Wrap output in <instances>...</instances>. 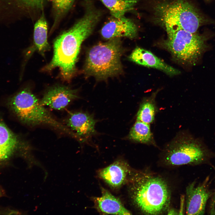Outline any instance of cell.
<instances>
[{
	"label": "cell",
	"mask_w": 215,
	"mask_h": 215,
	"mask_svg": "<svg viewBox=\"0 0 215 215\" xmlns=\"http://www.w3.org/2000/svg\"><path fill=\"white\" fill-rule=\"evenodd\" d=\"M84 4V15L55 39L53 58L43 69L44 71H49L59 67L62 78L67 81L70 80L75 73L82 43L92 33L102 14L92 0H87Z\"/></svg>",
	"instance_id": "cell-1"
},
{
	"label": "cell",
	"mask_w": 215,
	"mask_h": 215,
	"mask_svg": "<svg viewBox=\"0 0 215 215\" xmlns=\"http://www.w3.org/2000/svg\"><path fill=\"white\" fill-rule=\"evenodd\" d=\"M154 20L167 35L180 30L196 33L202 25L215 24V20L204 14L189 0H164L153 7Z\"/></svg>",
	"instance_id": "cell-2"
},
{
	"label": "cell",
	"mask_w": 215,
	"mask_h": 215,
	"mask_svg": "<svg viewBox=\"0 0 215 215\" xmlns=\"http://www.w3.org/2000/svg\"><path fill=\"white\" fill-rule=\"evenodd\" d=\"M129 191L134 205L141 212L157 215L166 211L171 200L170 191L162 177L138 172L129 180Z\"/></svg>",
	"instance_id": "cell-3"
},
{
	"label": "cell",
	"mask_w": 215,
	"mask_h": 215,
	"mask_svg": "<svg viewBox=\"0 0 215 215\" xmlns=\"http://www.w3.org/2000/svg\"><path fill=\"white\" fill-rule=\"evenodd\" d=\"M119 38L99 43L89 50L84 67L85 74L103 79L121 72L120 58L123 50Z\"/></svg>",
	"instance_id": "cell-4"
},
{
	"label": "cell",
	"mask_w": 215,
	"mask_h": 215,
	"mask_svg": "<svg viewBox=\"0 0 215 215\" xmlns=\"http://www.w3.org/2000/svg\"><path fill=\"white\" fill-rule=\"evenodd\" d=\"M11 103L14 111L24 122L33 126L49 125L75 137L72 131L55 119L29 88L17 93Z\"/></svg>",
	"instance_id": "cell-5"
},
{
	"label": "cell",
	"mask_w": 215,
	"mask_h": 215,
	"mask_svg": "<svg viewBox=\"0 0 215 215\" xmlns=\"http://www.w3.org/2000/svg\"><path fill=\"white\" fill-rule=\"evenodd\" d=\"M215 153L199 141L188 136L176 139L168 148L164 156L165 162L172 166L203 164L212 165L210 162Z\"/></svg>",
	"instance_id": "cell-6"
},
{
	"label": "cell",
	"mask_w": 215,
	"mask_h": 215,
	"mask_svg": "<svg viewBox=\"0 0 215 215\" xmlns=\"http://www.w3.org/2000/svg\"><path fill=\"white\" fill-rule=\"evenodd\" d=\"M208 38L205 34L180 30L168 35L163 44L177 60L194 64L205 48V42Z\"/></svg>",
	"instance_id": "cell-7"
},
{
	"label": "cell",
	"mask_w": 215,
	"mask_h": 215,
	"mask_svg": "<svg viewBox=\"0 0 215 215\" xmlns=\"http://www.w3.org/2000/svg\"><path fill=\"white\" fill-rule=\"evenodd\" d=\"M207 176L202 182L197 184L194 181L186 189V210L187 215H203L208 200L215 194L210 189L211 181Z\"/></svg>",
	"instance_id": "cell-8"
},
{
	"label": "cell",
	"mask_w": 215,
	"mask_h": 215,
	"mask_svg": "<svg viewBox=\"0 0 215 215\" xmlns=\"http://www.w3.org/2000/svg\"><path fill=\"white\" fill-rule=\"evenodd\" d=\"M138 32V27L132 19L125 16L119 18L112 16L103 25L101 34L106 40L121 37L132 39L137 37Z\"/></svg>",
	"instance_id": "cell-9"
},
{
	"label": "cell",
	"mask_w": 215,
	"mask_h": 215,
	"mask_svg": "<svg viewBox=\"0 0 215 215\" xmlns=\"http://www.w3.org/2000/svg\"><path fill=\"white\" fill-rule=\"evenodd\" d=\"M66 122L75 134L76 138L82 142L87 141L96 133V120L87 113L81 112L71 113Z\"/></svg>",
	"instance_id": "cell-10"
},
{
	"label": "cell",
	"mask_w": 215,
	"mask_h": 215,
	"mask_svg": "<svg viewBox=\"0 0 215 215\" xmlns=\"http://www.w3.org/2000/svg\"><path fill=\"white\" fill-rule=\"evenodd\" d=\"M130 172L128 163L124 160L118 159L99 170L98 175L110 187L118 189L126 182Z\"/></svg>",
	"instance_id": "cell-11"
},
{
	"label": "cell",
	"mask_w": 215,
	"mask_h": 215,
	"mask_svg": "<svg viewBox=\"0 0 215 215\" xmlns=\"http://www.w3.org/2000/svg\"><path fill=\"white\" fill-rule=\"evenodd\" d=\"M76 92V90L64 86H54L46 92L40 102L43 106H47L55 110H61L77 97Z\"/></svg>",
	"instance_id": "cell-12"
},
{
	"label": "cell",
	"mask_w": 215,
	"mask_h": 215,
	"mask_svg": "<svg viewBox=\"0 0 215 215\" xmlns=\"http://www.w3.org/2000/svg\"><path fill=\"white\" fill-rule=\"evenodd\" d=\"M129 58L137 64L159 70L170 76L180 73L178 70L168 64L151 52L141 47H136Z\"/></svg>",
	"instance_id": "cell-13"
},
{
	"label": "cell",
	"mask_w": 215,
	"mask_h": 215,
	"mask_svg": "<svg viewBox=\"0 0 215 215\" xmlns=\"http://www.w3.org/2000/svg\"><path fill=\"white\" fill-rule=\"evenodd\" d=\"M101 189V196L93 198L95 208L99 212L105 214H131L119 199L103 188Z\"/></svg>",
	"instance_id": "cell-14"
},
{
	"label": "cell",
	"mask_w": 215,
	"mask_h": 215,
	"mask_svg": "<svg viewBox=\"0 0 215 215\" xmlns=\"http://www.w3.org/2000/svg\"><path fill=\"white\" fill-rule=\"evenodd\" d=\"M48 26L44 11L35 22L34 27L33 45L30 52L37 51L43 56L49 50L50 47L47 41ZM31 53L30 54H31Z\"/></svg>",
	"instance_id": "cell-15"
},
{
	"label": "cell",
	"mask_w": 215,
	"mask_h": 215,
	"mask_svg": "<svg viewBox=\"0 0 215 215\" xmlns=\"http://www.w3.org/2000/svg\"><path fill=\"white\" fill-rule=\"evenodd\" d=\"M18 144L16 136L0 120V161L9 158Z\"/></svg>",
	"instance_id": "cell-16"
},
{
	"label": "cell",
	"mask_w": 215,
	"mask_h": 215,
	"mask_svg": "<svg viewBox=\"0 0 215 215\" xmlns=\"http://www.w3.org/2000/svg\"><path fill=\"white\" fill-rule=\"evenodd\" d=\"M109 10L112 16L119 18L134 9L138 0H100Z\"/></svg>",
	"instance_id": "cell-17"
},
{
	"label": "cell",
	"mask_w": 215,
	"mask_h": 215,
	"mask_svg": "<svg viewBox=\"0 0 215 215\" xmlns=\"http://www.w3.org/2000/svg\"><path fill=\"white\" fill-rule=\"evenodd\" d=\"M75 0H52L53 22L50 31L53 32L70 11Z\"/></svg>",
	"instance_id": "cell-18"
},
{
	"label": "cell",
	"mask_w": 215,
	"mask_h": 215,
	"mask_svg": "<svg viewBox=\"0 0 215 215\" xmlns=\"http://www.w3.org/2000/svg\"><path fill=\"white\" fill-rule=\"evenodd\" d=\"M128 137L133 140L142 143H149L152 139L149 124L137 121L132 128Z\"/></svg>",
	"instance_id": "cell-19"
},
{
	"label": "cell",
	"mask_w": 215,
	"mask_h": 215,
	"mask_svg": "<svg viewBox=\"0 0 215 215\" xmlns=\"http://www.w3.org/2000/svg\"><path fill=\"white\" fill-rule=\"evenodd\" d=\"M155 107L150 100L144 101L141 105L137 115V121L149 124L154 120Z\"/></svg>",
	"instance_id": "cell-20"
},
{
	"label": "cell",
	"mask_w": 215,
	"mask_h": 215,
	"mask_svg": "<svg viewBox=\"0 0 215 215\" xmlns=\"http://www.w3.org/2000/svg\"><path fill=\"white\" fill-rule=\"evenodd\" d=\"M166 211L168 214L176 215L179 214L178 211L176 210L173 208H168Z\"/></svg>",
	"instance_id": "cell-21"
},
{
	"label": "cell",
	"mask_w": 215,
	"mask_h": 215,
	"mask_svg": "<svg viewBox=\"0 0 215 215\" xmlns=\"http://www.w3.org/2000/svg\"><path fill=\"white\" fill-rule=\"evenodd\" d=\"M205 0V1H206L209 2V1H213V0Z\"/></svg>",
	"instance_id": "cell-22"
},
{
	"label": "cell",
	"mask_w": 215,
	"mask_h": 215,
	"mask_svg": "<svg viewBox=\"0 0 215 215\" xmlns=\"http://www.w3.org/2000/svg\"><path fill=\"white\" fill-rule=\"evenodd\" d=\"M1 191H0V195H1Z\"/></svg>",
	"instance_id": "cell-23"
}]
</instances>
